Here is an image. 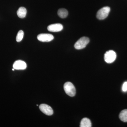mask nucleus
I'll return each mask as SVG.
<instances>
[{"instance_id":"obj_1","label":"nucleus","mask_w":127,"mask_h":127,"mask_svg":"<svg viewBox=\"0 0 127 127\" xmlns=\"http://www.w3.org/2000/svg\"><path fill=\"white\" fill-rule=\"evenodd\" d=\"M64 88L66 93L68 96L73 97L76 94V89L74 85L70 82H67L64 84Z\"/></svg>"},{"instance_id":"obj_2","label":"nucleus","mask_w":127,"mask_h":127,"mask_svg":"<svg viewBox=\"0 0 127 127\" xmlns=\"http://www.w3.org/2000/svg\"><path fill=\"white\" fill-rule=\"evenodd\" d=\"M89 39L86 37H83L76 42L74 45L75 48L77 50H81L84 48L89 43Z\"/></svg>"},{"instance_id":"obj_3","label":"nucleus","mask_w":127,"mask_h":127,"mask_svg":"<svg viewBox=\"0 0 127 127\" xmlns=\"http://www.w3.org/2000/svg\"><path fill=\"white\" fill-rule=\"evenodd\" d=\"M110 7L106 6L103 7L98 11L96 14V17L100 20H103L107 17L110 11Z\"/></svg>"},{"instance_id":"obj_4","label":"nucleus","mask_w":127,"mask_h":127,"mask_svg":"<svg viewBox=\"0 0 127 127\" xmlns=\"http://www.w3.org/2000/svg\"><path fill=\"white\" fill-rule=\"evenodd\" d=\"M117 58L116 53L113 50L107 51L104 55L105 61L107 63H112L116 60Z\"/></svg>"},{"instance_id":"obj_5","label":"nucleus","mask_w":127,"mask_h":127,"mask_svg":"<svg viewBox=\"0 0 127 127\" xmlns=\"http://www.w3.org/2000/svg\"><path fill=\"white\" fill-rule=\"evenodd\" d=\"M40 111L47 116H51L53 113V110L49 105L45 104H42L39 106Z\"/></svg>"},{"instance_id":"obj_6","label":"nucleus","mask_w":127,"mask_h":127,"mask_svg":"<svg viewBox=\"0 0 127 127\" xmlns=\"http://www.w3.org/2000/svg\"><path fill=\"white\" fill-rule=\"evenodd\" d=\"M37 39L42 42H49L54 39V36L51 34H41L38 35Z\"/></svg>"},{"instance_id":"obj_7","label":"nucleus","mask_w":127,"mask_h":127,"mask_svg":"<svg viewBox=\"0 0 127 127\" xmlns=\"http://www.w3.org/2000/svg\"><path fill=\"white\" fill-rule=\"evenodd\" d=\"M63 29V26L60 23H56L49 25L47 27V30L51 32H59L61 31Z\"/></svg>"},{"instance_id":"obj_8","label":"nucleus","mask_w":127,"mask_h":127,"mask_svg":"<svg viewBox=\"0 0 127 127\" xmlns=\"http://www.w3.org/2000/svg\"><path fill=\"white\" fill-rule=\"evenodd\" d=\"M13 68L16 70H25L27 67V64L25 62L21 60L16 61L13 65Z\"/></svg>"},{"instance_id":"obj_9","label":"nucleus","mask_w":127,"mask_h":127,"mask_svg":"<svg viewBox=\"0 0 127 127\" xmlns=\"http://www.w3.org/2000/svg\"><path fill=\"white\" fill-rule=\"evenodd\" d=\"M27 10L25 7H21L17 11V15L19 18H23L26 17L27 14Z\"/></svg>"},{"instance_id":"obj_10","label":"nucleus","mask_w":127,"mask_h":127,"mask_svg":"<svg viewBox=\"0 0 127 127\" xmlns=\"http://www.w3.org/2000/svg\"><path fill=\"white\" fill-rule=\"evenodd\" d=\"M81 127H92V123L90 119L87 118H85L82 119L80 123Z\"/></svg>"},{"instance_id":"obj_11","label":"nucleus","mask_w":127,"mask_h":127,"mask_svg":"<svg viewBox=\"0 0 127 127\" xmlns=\"http://www.w3.org/2000/svg\"><path fill=\"white\" fill-rule=\"evenodd\" d=\"M58 15L61 18H65L68 16V11L66 9L62 8L58 10Z\"/></svg>"},{"instance_id":"obj_12","label":"nucleus","mask_w":127,"mask_h":127,"mask_svg":"<svg viewBox=\"0 0 127 127\" xmlns=\"http://www.w3.org/2000/svg\"><path fill=\"white\" fill-rule=\"evenodd\" d=\"M119 118L124 122H127V109L121 111L119 115Z\"/></svg>"},{"instance_id":"obj_13","label":"nucleus","mask_w":127,"mask_h":127,"mask_svg":"<svg viewBox=\"0 0 127 127\" xmlns=\"http://www.w3.org/2000/svg\"><path fill=\"white\" fill-rule=\"evenodd\" d=\"M24 36V32L23 31L21 30L18 32L17 35L16 37V40L17 42H20L23 39Z\"/></svg>"},{"instance_id":"obj_14","label":"nucleus","mask_w":127,"mask_h":127,"mask_svg":"<svg viewBox=\"0 0 127 127\" xmlns=\"http://www.w3.org/2000/svg\"><path fill=\"white\" fill-rule=\"evenodd\" d=\"M122 91L124 92L127 91V81L123 83L122 86Z\"/></svg>"},{"instance_id":"obj_15","label":"nucleus","mask_w":127,"mask_h":127,"mask_svg":"<svg viewBox=\"0 0 127 127\" xmlns=\"http://www.w3.org/2000/svg\"><path fill=\"white\" fill-rule=\"evenodd\" d=\"M14 70H15V69H14V68H13V69H12V71H14Z\"/></svg>"}]
</instances>
